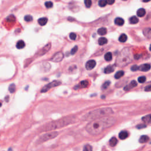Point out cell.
<instances>
[{
    "label": "cell",
    "instance_id": "obj_1",
    "mask_svg": "<svg viewBox=\"0 0 151 151\" xmlns=\"http://www.w3.org/2000/svg\"><path fill=\"white\" fill-rule=\"evenodd\" d=\"M86 126V131L92 135H97L101 133L106 129L113 126L116 122V119L111 117H103L92 120Z\"/></svg>",
    "mask_w": 151,
    "mask_h": 151
},
{
    "label": "cell",
    "instance_id": "obj_2",
    "mask_svg": "<svg viewBox=\"0 0 151 151\" xmlns=\"http://www.w3.org/2000/svg\"><path fill=\"white\" fill-rule=\"evenodd\" d=\"M113 113L111 108H101L97 110H93L89 112L88 114L84 115L83 119L85 120H92L100 118H103Z\"/></svg>",
    "mask_w": 151,
    "mask_h": 151
},
{
    "label": "cell",
    "instance_id": "obj_3",
    "mask_svg": "<svg viewBox=\"0 0 151 151\" xmlns=\"http://www.w3.org/2000/svg\"><path fill=\"white\" fill-rule=\"evenodd\" d=\"M132 61V56L129 48L122 50L116 59V64L119 67H125Z\"/></svg>",
    "mask_w": 151,
    "mask_h": 151
},
{
    "label": "cell",
    "instance_id": "obj_4",
    "mask_svg": "<svg viewBox=\"0 0 151 151\" xmlns=\"http://www.w3.org/2000/svg\"><path fill=\"white\" fill-rule=\"evenodd\" d=\"M73 118H64L60 120L56 121V122L48 123L44 127V131H51L57 128H60V127L66 126L71 123V122H73Z\"/></svg>",
    "mask_w": 151,
    "mask_h": 151
},
{
    "label": "cell",
    "instance_id": "obj_5",
    "mask_svg": "<svg viewBox=\"0 0 151 151\" xmlns=\"http://www.w3.org/2000/svg\"><path fill=\"white\" fill-rule=\"evenodd\" d=\"M58 135H59L58 132H52L46 133V134H44V135H42L40 137L39 139V142H40V143H42V142L48 141V140L56 138Z\"/></svg>",
    "mask_w": 151,
    "mask_h": 151
},
{
    "label": "cell",
    "instance_id": "obj_6",
    "mask_svg": "<svg viewBox=\"0 0 151 151\" xmlns=\"http://www.w3.org/2000/svg\"><path fill=\"white\" fill-rule=\"evenodd\" d=\"M61 83V82L60 81L58 80H54L53 82L47 84H46L45 86H44L43 88H42L41 92V93H45L47 92L48 90H49L50 89H52L53 88H55L56 86H59V85H60Z\"/></svg>",
    "mask_w": 151,
    "mask_h": 151
},
{
    "label": "cell",
    "instance_id": "obj_7",
    "mask_svg": "<svg viewBox=\"0 0 151 151\" xmlns=\"http://www.w3.org/2000/svg\"><path fill=\"white\" fill-rule=\"evenodd\" d=\"M64 55L63 53L58 52L55 54L53 57L51 59V60L54 61V62H60L63 59Z\"/></svg>",
    "mask_w": 151,
    "mask_h": 151
},
{
    "label": "cell",
    "instance_id": "obj_8",
    "mask_svg": "<svg viewBox=\"0 0 151 151\" xmlns=\"http://www.w3.org/2000/svg\"><path fill=\"white\" fill-rule=\"evenodd\" d=\"M96 65V62L94 60H90L88 61L86 64V68L87 70H92L95 67Z\"/></svg>",
    "mask_w": 151,
    "mask_h": 151
},
{
    "label": "cell",
    "instance_id": "obj_9",
    "mask_svg": "<svg viewBox=\"0 0 151 151\" xmlns=\"http://www.w3.org/2000/svg\"><path fill=\"white\" fill-rule=\"evenodd\" d=\"M137 86H138L137 82H136L135 80H132L128 85H127L125 87L124 90L125 91H129V90H130L131 89H132L135 88V87H136Z\"/></svg>",
    "mask_w": 151,
    "mask_h": 151
},
{
    "label": "cell",
    "instance_id": "obj_10",
    "mask_svg": "<svg viewBox=\"0 0 151 151\" xmlns=\"http://www.w3.org/2000/svg\"><path fill=\"white\" fill-rule=\"evenodd\" d=\"M88 86H89V82L88 80H85L82 81V82H81L79 84L77 85V86H76L74 89H77L86 88Z\"/></svg>",
    "mask_w": 151,
    "mask_h": 151
},
{
    "label": "cell",
    "instance_id": "obj_11",
    "mask_svg": "<svg viewBox=\"0 0 151 151\" xmlns=\"http://www.w3.org/2000/svg\"><path fill=\"white\" fill-rule=\"evenodd\" d=\"M150 69V65L149 64H143L139 66V70L142 71H148Z\"/></svg>",
    "mask_w": 151,
    "mask_h": 151
},
{
    "label": "cell",
    "instance_id": "obj_12",
    "mask_svg": "<svg viewBox=\"0 0 151 151\" xmlns=\"http://www.w3.org/2000/svg\"><path fill=\"white\" fill-rule=\"evenodd\" d=\"M114 69H115V66L113 65H109L106 67L105 69H104V73L106 74H109L113 72Z\"/></svg>",
    "mask_w": 151,
    "mask_h": 151
},
{
    "label": "cell",
    "instance_id": "obj_13",
    "mask_svg": "<svg viewBox=\"0 0 151 151\" xmlns=\"http://www.w3.org/2000/svg\"><path fill=\"white\" fill-rule=\"evenodd\" d=\"M128 136H129L128 132H126V131H125L120 132L119 134V138L120 139H122V140L126 139V138L128 137Z\"/></svg>",
    "mask_w": 151,
    "mask_h": 151
},
{
    "label": "cell",
    "instance_id": "obj_14",
    "mask_svg": "<svg viewBox=\"0 0 151 151\" xmlns=\"http://www.w3.org/2000/svg\"><path fill=\"white\" fill-rule=\"evenodd\" d=\"M50 47H51V44L50 43H48L47 44V45L45 46V47H44L43 48H42V50L41 51V53H40V56L41 55H44L45 53H46L47 52H48V51H49V50L50 49Z\"/></svg>",
    "mask_w": 151,
    "mask_h": 151
},
{
    "label": "cell",
    "instance_id": "obj_15",
    "mask_svg": "<svg viewBox=\"0 0 151 151\" xmlns=\"http://www.w3.org/2000/svg\"><path fill=\"white\" fill-rule=\"evenodd\" d=\"M114 23L117 25H119V26H122L125 23V21L123 18L120 17H118L115 19L114 20Z\"/></svg>",
    "mask_w": 151,
    "mask_h": 151
},
{
    "label": "cell",
    "instance_id": "obj_16",
    "mask_svg": "<svg viewBox=\"0 0 151 151\" xmlns=\"http://www.w3.org/2000/svg\"><path fill=\"white\" fill-rule=\"evenodd\" d=\"M143 34L145 36L146 38H148V39H149L150 38V28L149 27H148V28H145L143 31Z\"/></svg>",
    "mask_w": 151,
    "mask_h": 151
},
{
    "label": "cell",
    "instance_id": "obj_17",
    "mask_svg": "<svg viewBox=\"0 0 151 151\" xmlns=\"http://www.w3.org/2000/svg\"><path fill=\"white\" fill-rule=\"evenodd\" d=\"M146 14V11L144 8H140L137 11V16L139 17H143Z\"/></svg>",
    "mask_w": 151,
    "mask_h": 151
},
{
    "label": "cell",
    "instance_id": "obj_18",
    "mask_svg": "<svg viewBox=\"0 0 151 151\" xmlns=\"http://www.w3.org/2000/svg\"><path fill=\"white\" fill-rule=\"evenodd\" d=\"M149 141V138L146 135L142 136L139 139V142L141 143H146V142H148Z\"/></svg>",
    "mask_w": 151,
    "mask_h": 151
},
{
    "label": "cell",
    "instance_id": "obj_19",
    "mask_svg": "<svg viewBox=\"0 0 151 151\" xmlns=\"http://www.w3.org/2000/svg\"><path fill=\"white\" fill-rule=\"evenodd\" d=\"M25 44L24 41L23 40H20L17 42L16 44V47L18 48V49H22L25 47Z\"/></svg>",
    "mask_w": 151,
    "mask_h": 151
},
{
    "label": "cell",
    "instance_id": "obj_20",
    "mask_svg": "<svg viewBox=\"0 0 151 151\" xmlns=\"http://www.w3.org/2000/svg\"><path fill=\"white\" fill-rule=\"evenodd\" d=\"M47 18H46V17H43V18H40V19H39V20H38V23H39V24L41 25V26H43V25H45L47 23Z\"/></svg>",
    "mask_w": 151,
    "mask_h": 151
},
{
    "label": "cell",
    "instance_id": "obj_21",
    "mask_svg": "<svg viewBox=\"0 0 151 151\" xmlns=\"http://www.w3.org/2000/svg\"><path fill=\"white\" fill-rule=\"evenodd\" d=\"M97 33L100 35H105L107 33V29L105 27H102L97 30Z\"/></svg>",
    "mask_w": 151,
    "mask_h": 151
},
{
    "label": "cell",
    "instance_id": "obj_22",
    "mask_svg": "<svg viewBox=\"0 0 151 151\" xmlns=\"http://www.w3.org/2000/svg\"><path fill=\"white\" fill-rule=\"evenodd\" d=\"M117 143H118V139L114 137L112 138L109 141V144L112 147H114V146H115L117 145Z\"/></svg>",
    "mask_w": 151,
    "mask_h": 151
},
{
    "label": "cell",
    "instance_id": "obj_23",
    "mask_svg": "<svg viewBox=\"0 0 151 151\" xmlns=\"http://www.w3.org/2000/svg\"><path fill=\"white\" fill-rule=\"evenodd\" d=\"M107 42V40L105 37H100L98 40V43L100 46H103Z\"/></svg>",
    "mask_w": 151,
    "mask_h": 151
},
{
    "label": "cell",
    "instance_id": "obj_24",
    "mask_svg": "<svg viewBox=\"0 0 151 151\" xmlns=\"http://www.w3.org/2000/svg\"><path fill=\"white\" fill-rule=\"evenodd\" d=\"M129 21H130L131 24H137V23L139 22V19L137 17L133 16V17H131L130 19H129Z\"/></svg>",
    "mask_w": 151,
    "mask_h": 151
},
{
    "label": "cell",
    "instance_id": "obj_25",
    "mask_svg": "<svg viewBox=\"0 0 151 151\" xmlns=\"http://www.w3.org/2000/svg\"><path fill=\"white\" fill-rule=\"evenodd\" d=\"M142 120L143 122L145 123H150V120H151V118H150V114H149L148 115H146L145 116L143 117L142 118Z\"/></svg>",
    "mask_w": 151,
    "mask_h": 151
},
{
    "label": "cell",
    "instance_id": "obj_26",
    "mask_svg": "<svg viewBox=\"0 0 151 151\" xmlns=\"http://www.w3.org/2000/svg\"><path fill=\"white\" fill-rule=\"evenodd\" d=\"M124 71L123 70H120L117 72V73L115 74V75H114V77L116 79H119L122 77H123V75H124Z\"/></svg>",
    "mask_w": 151,
    "mask_h": 151
},
{
    "label": "cell",
    "instance_id": "obj_27",
    "mask_svg": "<svg viewBox=\"0 0 151 151\" xmlns=\"http://www.w3.org/2000/svg\"><path fill=\"white\" fill-rule=\"evenodd\" d=\"M105 59L106 61H110L112 60V54L110 52H107L105 55Z\"/></svg>",
    "mask_w": 151,
    "mask_h": 151
},
{
    "label": "cell",
    "instance_id": "obj_28",
    "mask_svg": "<svg viewBox=\"0 0 151 151\" xmlns=\"http://www.w3.org/2000/svg\"><path fill=\"white\" fill-rule=\"evenodd\" d=\"M127 37L125 34H122L119 38V41L121 42H125L127 41Z\"/></svg>",
    "mask_w": 151,
    "mask_h": 151
},
{
    "label": "cell",
    "instance_id": "obj_29",
    "mask_svg": "<svg viewBox=\"0 0 151 151\" xmlns=\"http://www.w3.org/2000/svg\"><path fill=\"white\" fill-rule=\"evenodd\" d=\"M7 21L8 23H14L16 21V17L13 15H11L7 18Z\"/></svg>",
    "mask_w": 151,
    "mask_h": 151
},
{
    "label": "cell",
    "instance_id": "obj_30",
    "mask_svg": "<svg viewBox=\"0 0 151 151\" xmlns=\"http://www.w3.org/2000/svg\"><path fill=\"white\" fill-rule=\"evenodd\" d=\"M107 1H106V0H100L99 1V5L100 6V7H105V6L107 5Z\"/></svg>",
    "mask_w": 151,
    "mask_h": 151
},
{
    "label": "cell",
    "instance_id": "obj_31",
    "mask_svg": "<svg viewBox=\"0 0 151 151\" xmlns=\"http://www.w3.org/2000/svg\"><path fill=\"white\" fill-rule=\"evenodd\" d=\"M9 91L11 93L15 92V91H16V85L14 84H10V86H9Z\"/></svg>",
    "mask_w": 151,
    "mask_h": 151
},
{
    "label": "cell",
    "instance_id": "obj_32",
    "mask_svg": "<svg viewBox=\"0 0 151 151\" xmlns=\"http://www.w3.org/2000/svg\"><path fill=\"white\" fill-rule=\"evenodd\" d=\"M84 5H86V7L87 8H90L91 6V4H92V2H91V0H84Z\"/></svg>",
    "mask_w": 151,
    "mask_h": 151
},
{
    "label": "cell",
    "instance_id": "obj_33",
    "mask_svg": "<svg viewBox=\"0 0 151 151\" xmlns=\"http://www.w3.org/2000/svg\"><path fill=\"white\" fill-rule=\"evenodd\" d=\"M33 17L31 16H30V15H27V16H25L24 17V20L26 21V22H30L32 20H33Z\"/></svg>",
    "mask_w": 151,
    "mask_h": 151
},
{
    "label": "cell",
    "instance_id": "obj_34",
    "mask_svg": "<svg viewBox=\"0 0 151 151\" xmlns=\"http://www.w3.org/2000/svg\"><path fill=\"white\" fill-rule=\"evenodd\" d=\"M110 82H109V81H107V82L104 83L103 85H102V89H107L108 87L110 86Z\"/></svg>",
    "mask_w": 151,
    "mask_h": 151
},
{
    "label": "cell",
    "instance_id": "obj_35",
    "mask_svg": "<svg viewBox=\"0 0 151 151\" xmlns=\"http://www.w3.org/2000/svg\"><path fill=\"white\" fill-rule=\"evenodd\" d=\"M146 77H145V76H141V77H139L138 78V82H139L140 83H143L146 82Z\"/></svg>",
    "mask_w": 151,
    "mask_h": 151
},
{
    "label": "cell",
    "instance_id": "obj_36",
    "mask_svg": "<svg viewBox=\"0 0 151 151\" xmlns=\"http://www.w3.org/2000/svg\"><path fill=\"white\" fill-rule=\"evenodd\" d=\"M53 5V4L51 1H47L45 3V6L47 8H51Z\"/></svg>",
    "mask_w": 151,
    "mask_h": 151
},
{
    "label": "cell",
    "instance_id": "obj_37",
    "mask_svg": "<svg viewBox=\"0 0 151 151\" xmlns=\"http://www.w3.org/2000/svg\"><path fill=\"white\" fill-rule=\"evenodd\" d=\"M77 50H78V47H77V46H74V47L71 49V52H70V54H71V55L75 54L76 53V52H77Z\"/></svg>",
    "mask_w": 151,
    "mask_h": 151
},
{
    "label": "cell",
    "instance_id": "obj_38",
    "mask_svg": "<svg viewBox=\"0 0 151 151\" xmlns=\"http://www.w3.org/2000/svg\"><path fill=\"white\" fill-rule=\"evenodd\" d=\"M93 150L92 147L90 145H87L84 147L83 150L84 151H91Z\"/></svg>",
    "mask_w": 151,
    "mask_h": 151
},
{
    "label": "cell",
    "instance_id": "obj_39",
    "mask_svg": "<svg viewBox=\"0 0 151 151\" xmlns=\"http://www.w3.org/2000/svg\"><path fill=\"white\" fill-rule=\"evenodd\" d=\"M69 37L71 40H75L76 39V38H77V35H76L75 33H71L70 34Z\"/></svg>",
    "mask_w": 151,
    "mask_h": 151
},
{
    "label": "cell",
    "instance_id": "obj_40",
    "mask_svg": "<svg viewBox=\"0 0 151 151\" xmlns=\"http://www.w3.org/2000/svg\"><path fill=\"white\" fill-rule=\"evenodd\" d=\"M146 127V125L145 124H143V123H142V124H139L136 126V128L138 129H143V128H145Z\"/></svg>",
    "mask_w": 151,
    "mask_h": 151
},
{
    "label": "cell",
    "instance_id": "obj_41",
    "mask_svg": "<svg viewBox=\"0 0 151 151\" xmlns=\"http://www.w3.org/2000/svg\"><path fill=\"white\" fill-rule=\"evenodd\" d=\"M131 69L132 71H136L138 70V69H139V66H138L137 65H133V66L131 68Z\"/></svg>",
    "mask_w": 151,
    "mask_h": 151
},
{
    "label": "cell",
    "instance_id": "obj_42",
    "mask_svg": "<svg viewBox=\"0 0 151 151\" xmlns=\"http://www.w3.org/2000/svg\"><path fill=\"white\" fill-rule=\"evenodd\" d=\"M106 1H107V3L109 4V5H112V4L114 3L115 0H106Z\"/></svg>",
    "mask_w": 151,
    "mask_h": 151
},
{
    "label": "cell",
    "instance_id": "obj_43",
    "mask_svg": "<svg viewBox=\"0 0 151 151\" xmlns=\"http://www.w3.org/2000/svg\"><path fill=\"white\" fill-rule=\"evenodd\" d=\"M150 88H151L150 85L149 84V85H148L147 86L145 87V90L146 91H150Z\"/></svg>",
    "mask_w": 151,
    "mask_h": 151
},
{
    "label": "cell",
    "instance_id": "obj_44",
    "mask_svg": "<svg viewBox=\"0 0 151 151\" xmlns=\"http://www.w3.org/2000/svg\"><path fill=\"white\" fill-rule=\"evenodd\" d=\"M150 0H143V1L145 3H148V2H149Z\"/></svg>",
    "mask_w": 151,
    "mask_h": 151
},
{
    "label": "cell",
    "instance_id": "obj_45",
    "mask_svg": "<svg viewBox=\"0 0 151 151\" xmlns=\"http://www.w3.org/2000/svg\"><path fill=\"white\" fill-rule=\"evenodd\" d=\"M2 106V103H1V102H0V107H1Z\"/></svg>",
    "mask_w": 151,
    "mask_h": 151
},
{
    "label": "cell",
    "instance_id": "obj_46",
    "mask_svg": "<svg viewBox=\"0 0 151 151\" xmlns=\"http://www.w3.org/2000/svg\"><path fill=\"white\" fill-rule=\"evenodd\" d=\"M123 1H126V0H123Z\"/></svg>",
    "mask_w": 151,
    "mask_h": 151
}]
</instances>
